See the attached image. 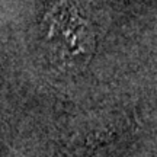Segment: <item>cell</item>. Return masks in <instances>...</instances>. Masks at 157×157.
Returning a JSON list of instances; mask_svg holds the SVG:
<instances>
[{"instance_id": "obj_1", "label": "cell", "mask_w": 157, "mask_h": 157, "mask_svg": "<svg viewBox=\"0 0 157 157\" xmlns=\"http://www.w3.org/2000/svg\"><path fill=\"white\" fill-rule=\"evenodd\" d=\"M42 38L50 61L63 71L82 68L93 57V26L70 0H60L45 13Z\"/></svg>"}]
</instances>
